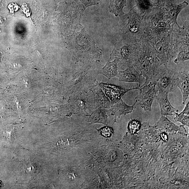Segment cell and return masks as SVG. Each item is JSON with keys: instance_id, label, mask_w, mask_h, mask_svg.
<instances>
[{"instance_id": "cell-1", "label": "cell", "mask_w": 189, "mask_h": 189, "mask_svg": "<svg viewBox=\"0 0 189 189\" xmlns=\"http://www.w3.org/2000/svg\"><path fill=\"white\" fill-rule=\"evenodd\" d=\"M71 38L72 46L71 51L75 62L84 63L100 58L102 50L84 28L80 31L75 33Z\"/></svg>"}, {"instance_id": "cell-2", "label": "cell", "mask_w": 189, "mask_h": 189, "mask_svg": "<svg viewBox=\"0 0 189 189\" xmlns=\"http://www.w3.org/2000/svg\"><path fill=\"white\" fill-rule=\"evenodd\" d=\"M162 65L153 47L150 44H143L140 46L138 57L134 67L139 70L141 75L145 78V82L142 86L150 82L155 83V77Z\"/></svg>"}, {"instance_id": "cell-3", "label": "cell", "mask_w": 189, "mask_h": 189, "mask_svg": "<svg viewBox=\"0 0 189 189\" xmlns=\"http://www.w3.org/2000/svg\"><path fill=\"white\" fill-rule=\"evenodd\" d=\"M140 46L120 42L115 44L110 57V60H115L118 68L124 70L130 67L134 66L136 63Z\"/></svg>"}, {"instance_id": "cell-4", "label": "cell", "mask_w": 189, "mask_h": 189, "mask_svg": "<svg viewBox=\"0 0 189 189\" xmlns=\"http://www.w3.org/2000/svg\"><path fill=\"white\" fill-rule=\"evenodd\" d=\"M84 167L80 166H68L62 171L60 176L68 188L82 187L85 179L86 170Z\"/></svg>"}, {"instance_id": "cell-5", "label": "cell", "mask_w": 189, "mask_h": 189, "mask_svg": "<svg viewBox=\"0 0 189 189\" xmlns=\"http://www.w3.org/2000/svg\"><path fill=\"white\" fill-rule=\"evenodd\" d=\"M176 73L168 69L167 66L162 65L155 80L158 90L168 93L174 92L177 87Z\"/></svg>"}, {"instance_id": "cell-6", "label": "cell", "mask_w": 189, "mask_h": 189, "mask_svg": "<svg viewBox=\"0 0 189 189\" xmlns=\"http://www.w3.org/2000/svg\"><path fill=\"white\" fill-rule=\"evenodd\" d=\"M156 84L150 82L145 86H139V93L135 100L145 111L152 110L153 102L158 91L156 90Z\"/></svg>"}, {"instance_id": "cell-7", "label": "cell", "mask_w": 189, "mask_h": 189, "mask_svg": "<svg viewBox=\"0 0 189 189\" xmlns=\"http://www.w3.org/2000/svg\"><path fill=\"white\" fill-rule=\"evenodd\" d=\"M162 130L155 125H151L148 122L142 124L141 129L138 132L141 143L145 144L158 143L161 141Z\"/></svg>"}, {"instance_id": "cell-8", "label": "cell", "mask_w": 189, "mask_h": 189, "mask_svg": "<svg viewBox=\"0 0 189 189\" xmlns=\"http://www.w3.org/2000/svg\"><path fill=\"white\" fill-rule=\"evenodd\" d=\"M139 86L137 84L136 87L127 89L113 84L104 83L99 84L100 88L110 101L112 106L121 99L125 93L130 90H138Z\"/></svg>"}, {"instance_id": "cell-9", "label": "cell", "mask_w": 189, "mask_h": 189, "mask_svg": "<svg viewBox=\"0 0 189 189\" xmlns=\"http://www.w3.org/2000/svg\"><path fill=\"white\" fill-rule=\"evenodd\" d=\"M141 143L138 135H132L126 132L123 139L120 142L119 148L125 156L128 158L134 156Z\"/></svg>"}, {"instance_id": "cell-10", "label": "cell", "mask_w": 189, "mask_h": 189, "mask_svg": "<svg viewBox=\"0 0 189 189\" xmlns=\"http://www.w3.org/2000/svg\"><path fill=\"white\" fill-rule=\"evenodd\" d=\"M155 125L159 129L163 130L170 134H179L187 136L188 133L184 126H178L167 118L162 116Z\"/></svg>"}, {"instance_id": "cell-11", "label": "cell", "mask_w": 189, "mask_h": 189, "mask_svg": "<svg viewBox=\"0 0 189 189\" xmlns=\"http://www.w3.org/2000/svg\"><path fill=\"white\" fill-rule=\"evenodd\" d=\"M159 92L156 96L157 101L161 109V116L175 115V113L178 112V110L173 107L168 99V93L158 90Z\"/></svg>"}, {"instance_id": "cell-12", "label": "cell", "mask_w": 189, "mask_h": 189, "mask_svg": "<svg viewBox=\"0 0 189 189\" xmlns=\"http://www.w3.org/2000/svg\"><path fill=\"white\" fill-rule=\"evenodd\" d=\"M176 86L181 90L183 97V104L189 101V74L188 72H176Z\"/></svg>"}, {"instance_id": "cell-13", "label": "cell", "mask_w": 189, "mask_h": 189, "mask_svg": "<svg viewBox=\"0 0 189 189\" xmlns=\"http://www.w3.org/2000/svg\"><path fill=\"white\" fill-rule=\"evenodd\" d=\"M136 103V102H135L132 106H129L126 104L121 98L116 103L111 106L109 112L111 115L115 116L114 123L117 122L116 121L117 117L120 118L122 115H126L132 113L135 108V106Z\"/></svg>"}, {"instance_id": "cell-14", "label": "cell", "mask_w": 189, "mask_h": 189, "mask_svg": "<svg viewBox=\"0 0 189 189\" xmlns=\"http://www.w3.org/2000/svg\"><path fill=\"white\" fill-rule=\"evenodd\" d=\"M118 72L117 77L120 81L138 83L139 86H141V75L138 72L134 66L130 67L124 70H119Z\"/></svg>"}, {"instance_id": "cell-15", "label": "cell", "mask_w": 189, "mask_h": 189, "mask_svg": "<svg viewBox=\"0 0 189 189\" xmlns=\"http://www.w3.org/2000/svg\"><path fill=\"white\" fill-rule=\"evenodd\" d=\"M188 3L186 2L179 4H173L168 6L166 9L167 12H168V18L171 24H177L179 28H182L180 27L177 23V18L178 15L181 11L188 5Z\"/></svg>"}, {"instance_id": "cell-16", "label": "cell", "mask_w": 189, "mask_h": 189, "mask_svg": "<svg viewBox=\"0 0 189 189\" xmlns=\"http://www.w3.org/2000/svg\"><path fill=\"white\" fill-rule=\"evenodd\" d=\"M91 123H101L107 125L108 117L105 108L99 107L94 111L89 117L87 121Z\"/></svg>"}, {"instance_id": "cell-17", "label": "cell", "mask_w": 189, "mask_h": 189, "mask_svg": "<svg viewBox=\"0 0 189 189\" xmlns=\"http://www.w3.org/2000/svg\"><path fill=\"white\" fill-rule=\"evenodd\" d=\"M118 68L116 61H108L106 65L101 70L98 71V74H101L110 80L113 77H117L118 75Z\"/></svg>"}, {"instance_id": "cell-18", "label": "cell", "mask_w": 189, "mask_h": 189, "mask_svg": "<svg viewBox=\"0 0 189 189\" xmlns=\"http://www.w3.org/2000/svg\"><path fill=\"white\" fill-rule=\"evenodd\" d=\"M126 5V0H110L109 8L110 13L122 18L125 15L123 8Z\"/></svg>"}, {"instance_id": "cell-19", "label": "cell", "mask_w": 189, "mask_h": 189, "mask_svg": "<svg viewBox=\"0 0 189 189\" xmlns=\"http://www.w3.org/2000/svg\"><path fill=\"white\" fill-rule=\"evenodd\" d=\"M94 99L97 108L110 109L112 106L110 101L106 96L100 88L94 95Z\"/></svg>"}, {"instance_id": "cell-20", "label": "cell", "mask_w": 189, "mask_h": 189, "mask_svg": "<svg viewBox=\"0 0 189 189\" xmlns=\"http://www.w3.org/2000/svg\"><path fill=\"white\" fill-rule=\"evenodd\" d=\"M175 121L179 122L184 126H189V101L185 104L184 110L180 113H175Z\"/></svg>"}, {"instance_id": "cell-21", "label": "cell", "mask_w": 189, "mask_h": 189, "mask_svg": "<svg viewBox=\"0 0 189 189\" xmlns=\"http://www.w3.org/2000/svg\"><path fill=\"white\" fill-rule=\"evenodd\" d=\"M142 124L139 120L131 119L128 124V133L132 135H137L141 128Z\"/></svg>"}, {"instance_id": "cell-22", "label": "cell", "mask_w": 189, "mask_h": 189, "mask_svg": "<svg viewBox=\"0 0 189 189\" xmlns=\"http://www.w3.org/2000/svg\"><path fill=\"white\" fill-rule=\"evenodd\" d=\"M181 51L179 53L176 59L174 60V63L178 64L181 62L189 60V49H181Z\"/></svg>"}, {"instance_id": "cell-23", "label": "cell", "mask_w": 189, "mask_h": 189, "mask_svg": "<svg viewBox=\"0 0 189 189\" xmlns=\"http://www.w3.org/2000/svg\"><path fill=\"white\" fill-rule=\"evenodd\" d=\"M99 134L105 138H109L112 136L113 133V130L112 128L106 126L97 129Z\"/></svg>"}]
</instances>
